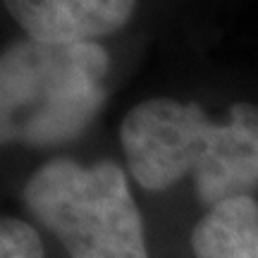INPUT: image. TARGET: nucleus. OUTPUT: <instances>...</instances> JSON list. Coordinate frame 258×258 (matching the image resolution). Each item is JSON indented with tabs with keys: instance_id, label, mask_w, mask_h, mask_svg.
<instances>
[{
	"instance_id": "obj_1",
	"label": "nucleus",
	"mask_w": 258,
	"mask_h": 258,
	"mask_svg": "<svg viewBox=\"0 0 258 258\" xmlns=\"http://www.w3.org/2000/svg\"><path fill=\"white\" fill-rule=\"evenodd\" d=\"M129 172L148 191L191 175L208 208L249 196L258 186V105L234 103L215 124L196 103L148 98L120 124Z\"/></svg>"
},
{
	"instance_id": "obj_2",
	"label": "nucleus",
	"mask_w": 258,
	"mask_h": 258,
	"mask_svg": "<svg viewBox=\"0 0 258 258\" xmlns=\"http://www.w3.org/2000/svg\"><path fill=\"white\" fill-rule=\"evenodd\" d=\"M110 57L98 43L19 38L0 50V146H60L105 101Z\"/></svg>"
},
{
	"instance_id": "obj_3",
	"label": "nucleus",
	"mask_w": 258,
	"mask_h": 258,
	"mask_svg": "<svg viewBox=\"0 0 258 258\" xmlns=\"http://www.w3.org/2000/svg\"><path fill=\"white\" fill-rule=\"evenodd\" d=\"M22 199L70 258H148L127 175L110 160L84 167L55 158L31 175Z\"/></svg>"
},
{
	"instance_id": "obj_4",
	"label": "nucleus",
	"mask_w": 258,
	"mask_h": 258,
	"mask_svg": "<svg viewBox=\"0 0 258 258\" xmlns=\"http://www.w3.org/2000/svg\"><path fill=\"white\" fill-rule=\"evenodd\" d=\"M29 38L46 43H91L127 24L137 0H5Z\"/></svg>"
},
{
	"instance_id": "obj_5",
	"label": "nucleus",
	"mask_w": 258,
	"mask_h": 258,
	"mask_svg": "<svg viewBox=\"0 0 258 258\" xmlns=\"http://www.w3.org/2000/svg\"><path fill=\"white\" fill-rule=\"evenodd\" d=\"M196 258H258V203L251 196L213 206L191 232Z\"/></svg>"
},
{
	"instance_id": "obj_6",
	"label": "nucleus",
	"mask_w": 258,
	"mask_h": 258,
	"mask_svg": "<svg viewBox=\"0 0 258 258\" xmlns=\"http://www.w3.org/2000/svg\"><path fill=\"white\" fill-rule=\"evenodd\" d=\"M0 258H43L38 232L24 220L0 215Z\"/></svg>"
}]
</instances>
